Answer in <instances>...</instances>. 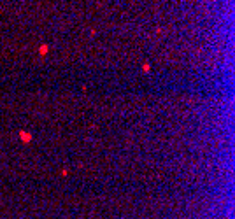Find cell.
Returning a JSON list of instances; mask_svg holds the SVG:
<instances>
[{
    "instance_id": "cell-1",
    "label": "cell",
    "mask_w": 235,
    "mask_h": 219,
    "mask_svg": "<svg viewBox=\"0 0 235 219\" xmlns=\"http://www.w3.org/2000/svg\"><path fill=\"white\" fill-rule=\"evenodd\" d=\"M21 137H23V140H30V135H27V133H21Z\"/></svg>"
}]
</instances>
